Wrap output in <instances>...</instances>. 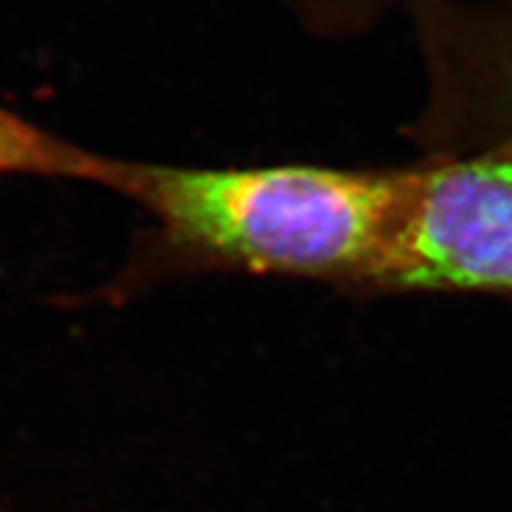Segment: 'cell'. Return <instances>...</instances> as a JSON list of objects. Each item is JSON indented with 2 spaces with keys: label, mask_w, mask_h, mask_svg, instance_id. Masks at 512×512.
<instances>
[{
  "label": "cell",
  "mask_w": 512,
  "mask_h": 512,
  "mask_svg": "<svg viewBox=\"0 0 512 512\" xmlns=\"http://www.w3.org/2000/svg\"><path fill=\"white\" fill-rule=\"evenodd\" d=\"M422 183V159L339 169L268 164L197 169L128 162L119 195L147 226L112 292L178 275L302 278L339 292L392 294Z\"/></svg>",
  "instance_id": "1"
},
{
  "label": "cell",
  "mask_w": 512,
  "mask_h": 512,
  "mask_svg": "<svg viewBox=\"0 0 512 512\" xmlns=\"http://www.w3.org/2000/svg\"><path fill=\"white\" fill-rule=\"evenodd\" d=\"M0 512H3V510H0Z\"/></svg>",
  "instance_id": "6"
},
{
  "label": "cell",
  "mask_w": 512,
  "mask_h": 512,
  "mask_svg": "<svg viewBox=\"0 0 512 512\" xmlns=\"http://www.w3.org/2000/svg\"><path fill=\"white\" fill-rule=\"evenodd\" d=\"M422 74L401 136L420 159L512 155V0H408Z\"/></svg>",
  "instance_id": "2"
},
{
  "label": "cell",
  "mask_w": 512,
  "mask_h": 512,
  "mask_svg": "<svg viewBox=\"0 0 512 512\" xmlns=\"http://www.w3.org/2000/svg\"><path fill=\"white\" fill-rule=\"evenodd\" d=\"M124 159L86 150L29 119L0 107V176H38L83 181L121 192L126 178Z\"/></svg>",
  "instance_id": "4"
},
{
  "label": "cell",
  "mask_w": 512,
  "mask_h": 512,
  "mask_svg": "<svg viewBox=\"0 0 512 512\" xmlns=\"http://www.w3.org/2000/svg\"><path fill=\"white\" fill-rule=\"evenodd\" d=\"M309 34L325 41H351L366 36L408 0H275Z\"/></svg>",
  "instance_id": "5"
},
{
  "label": "cell",
  "mask_w": 512,
  "mask_h": 512,
  "mask_svg": "<svg viewBox=\"0 0 512 512\" xmlns=\"http://www.w3.org/2000/svg\"><path fill=\"white\" fill-rule=\"evenodd\" d=\"M512 297V155L422 159L392 294Z\"/></svg>",
  "instance_id": "3"
}]
</instances>
